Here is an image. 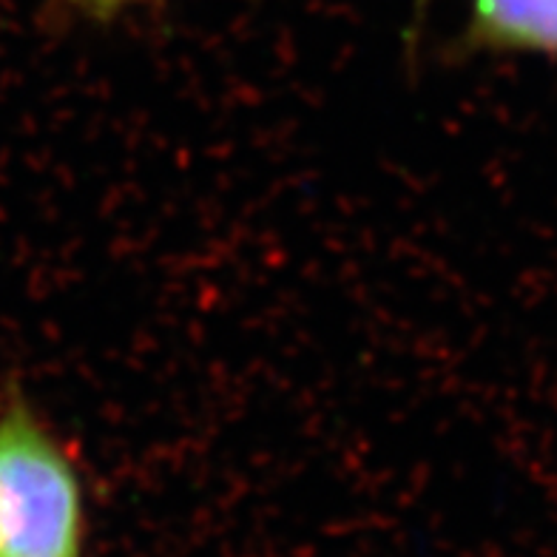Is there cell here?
Instances as JSON below:
<instances>
[{"label":"cell","mask_w":557,"mask_h":557,"mask_svg":"<svg viewBox=\"0 0 557 557\" xmlns=\"http://www.w3.org/2000/svg\"><path fill=\"white\" fill-rule=\"evenodd\" d=\"M81 475L17 393L0 410V557H81Z\"/></svg>","instance_id":"obj_1"},{"label":"cell","mask_w":557,"mask_h":557,"mask_svg":"<svg viewBox=\"0 0 557 557\" xmlns=\"http://www.w3.org/2000/svg\"><path fill=\"white\" fill-rule=\"evenodd\" d=\"M63 3L81 15L91 17V21H114L117 15H123L125 9L148 3V0H63Z\"/></svg>","instance_id":"obj_3"},{"label":"cell","mask_w":557,"mask_h":557,"mask_svg":"<svg viewBox=\"0 0 557 557\" xmlns=\"http://www.w3.org/2000/svg\"><path fill=\"white\" fill-rule=\"evenodd\" d=\"M461 49L557 58V0H470Z\"/></svg>","instance_id":"obj_2"}]
</instances>
